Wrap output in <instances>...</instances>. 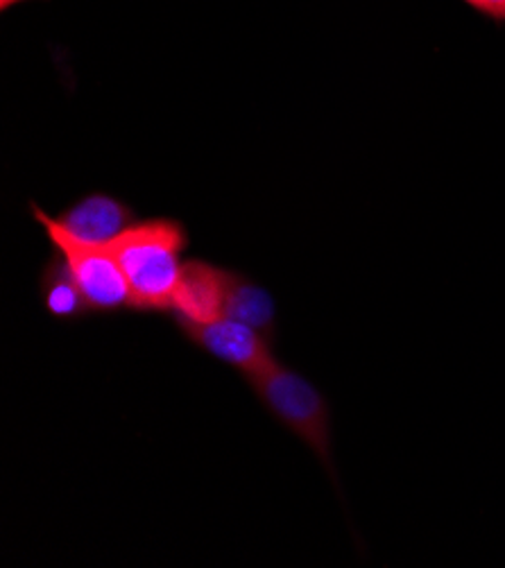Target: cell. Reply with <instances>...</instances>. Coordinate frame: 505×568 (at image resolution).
<instances>
[{
    "label": "cell",
    "instance_id": "obj_10",
    "mask_svg": "<svg viewBox=\"0 0 505 568\" xmlns=\"http://www.w3.org/2000/svg\"><path fill=\"white\" fill-rule=\"evenodd\" d=\"M19 3H23V0H0V10H8V8L19 6Z\"/></svg>",
    "mask_w": 505,
    "mask_h": 568
},
{
    "label": "cell",
    "instance_id": "obj_4",
    "mask_svg": "<svg viewBox=\"0 0 505 568\" xmlns=\"http://www.w3.org/2000/svg\"><path fill=\"white\" fill-rule=\"evenodd\" d=\"M173 322L186 343H191L209 358L222 363L224 367H232L243 378H250L279 361L272 339L228 315L200 324L186 320Z\"/></svg>",
    "mask_w": 505,
    "mask_h": 568
},
{
    "label": "cell",
    "instance_id": "obj_3",
    "mask_svg": "<svg viewBox=\"0 0 505 568\" xmlns=\"http://www.w3.org/2000/svg\"><path fill=\"white\" fill-rule=\"evenodd\" d=\"M30 213L43 226L48 243L64 254L91 315L134 313L130 283L114 252L73 241L37 202H30Z\"/></svg>",
    "mask_w": 505,
    "mask_h": 568
},
{
    "label": "cell",
    "instance_id": "obj_7",
    "mask_svg": "<svg viewBox=\"0 0 505 568\" xmlns=\"http://www.w3.org/2000/svg\"><path fill=\"white\" fill-rule=\"evenodd\" d=\"M39 297L46 313L62 324H73L91 317V308L78 286V281L60 250L52 247L39 272Z\"/></svg>",
    "mask_w": 505,
    "mask_h": 568
},
{
    "label": "cell",
    "instance_id": "obj_9",
    "mask_svg": "<svg viewBox=\"0 0 505 568\" xmlns=\"http://www.w3.org/2000/svg\"><path fill=\"white\" fill-rule=\"evenodd\" d=\"M467 3L492 19H505V0H467Z\"/></svg>",
    "mask_w": 505,
    "mask_h": 568
},
{
    "label": "cell",
    "instance_id": "obj_1",
    "mask_svg": "<svg viewBox=\"0 0 505 568\" xmlns=\"http://www.w3.org/2000/svg\"><path fill=\"white\" fill-rule=\"evenodd\" d=\"M109 250L128 276L134 313L171 315L189 250L186 226L173 217L137 220Z\"/></svg>",
    "mask_w": 505,
    "mask_h": 568
},
{
    "label": "cell",
    "instance_id": "obj_5",
    "mask_svg": "<svg viewBox=\"0 0 505 568\" xmlns=\"http://www.w3.org/2000/svg\"><path fill=\"white\" fill-rule=\"evenodd\" d=\"M62 232L91 247H111L139 220L134 209L111 193H89L52 215Z\"/></svg>",
    "mask_w": 505,
    "mask_h": 568
},
{
    "label": "cell",
    "instance_id": "obj_6",
    "mask_svg": "<svg viewBox=\"0 0 505 568\" xmlns=\"http://www.w3.org/2000/svg\"><path fill=\"white\" fill-rule=\"evenodd\" d=\"M234 270L204 258H186L173 297V320L211 322L224 315Z\"/></svg>",
    "mask_w": 505,
    "mask_h": 568
},
{
    "label": "cell",
    "instance_id": "obj_2",
    "mask_svg": "<svg viewBox=\"0 0 505 568\" xmlns=\"http://www.w3.org/2000/svg\"><path fill=\"white\" fill-rule=\"evenodd\" d=\"M245 383L265 413L313 450V456L326 469V476L341 494L339 471L333 465L331 404L324 392L302 372L279 361L245 378Z\"/></svg>",
    "mask_w": 505,
    "mask_h": 568
},
{
    "label": "cell",
    "instance_id": "obj_8",
    "mask_svg": "<svg viewBox=\"0 0 505 568\" xmlns=\"http://www.w3.org/2000/svg\"><path fill=\"white\" fill-rule=\"evenodd\" d=\"M224 315L256 328L267 339H272V343H276V335H279L276 302L265 286H261V283H256L243 272L234 270L228 304H224Z\"/></svg>",
    "mask_w": 505,
    "mask_h": 568
}]
</instances>
